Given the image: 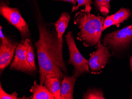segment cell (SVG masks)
<instances>
[{"label": "cell", "instance_id": "obj_1", "mask_svg": "<svg viewBox=\"0 0 132 99\" xmlns=\"http://www.w3.org/2000/svg\"><path fill=\"white\" fill-rule=\"evenodd\" d=\"M39 38L35 43L40 73V85H44L46 75H53L62 80V71L67 73V69L61 57L58 47L57 32L46 23L38 25Z\"/></svg>", "mask_w": 132, "mask_h": 99}, {"label": "cell", "instance_id": "obj_2", "mask_svg": "<svg viewBox=\"0 0 132 99\" xmlns=\"http://www.w3.org/2000/svg\"><path fill=\"white\" fill-rule=\"evenodd\" d=\"M104 19L81 10L75 15L74 23L80 29L77 38L85 47H97L100 41Z\"/></svg>", "mask_w": 132, "mask_h": 99}, {"label": "cell", "instance_id": "obj_3", "mask_svg": "<svg viewBox=\"0 0 132 99\" xmlns=\"http://www.w3.org/2000/svg\"><path fill=\"white\" fill-rule=\"evenodd\" d=\"M65 38L69 52V64L74 67L72 76L77 78L83 74L89 73L88 60L81 55L78 49L72 32H68Z\"/></svg>", "mask_w": 132, "mask_h": 99}, {"label": "cell", "instance_id": "obj_4", "mask_svg": "<svg viewBox=\"0 0 132 99\" xmlns=\"http://www.w3.org/2000/svg\"><path fill=\"white\" fill-rule=\"evenodd\" d=\"M0 14L19 31L22 40L28 38L30 34L29 26L18 8L10 7L2 1L0 6Z\"/></svg>", "mask_w": 132, "mask_h": 99}, {"label": "cell", "instance_id": "obj_5", "mask_svg": "<svg viewBox=\"0 0 132 99\" xmlns=\"http://www.w3.org/2000/svg\"><path fill=\"white\" fill-rule=\"evenodd\" d=\"M104 44L115 50L125 49L132 42V25L109 33L104 37Z\"/></svg>", "mask_w": 132, "mask_h": 99}, {"label": "cell", "instance_id": "obj_6", "mask_svg": "<svg viewBox=\"0 0 132 99\" xmlns=\"http://www.w3.org/2000/svg\"><path fill=\"white\" fill-rule=\"evenodd\" d=\"M112 55L106 47L99 41L96 51L90 54L88 64L92 74H97L102 72V70L109 62Z\"/></svg>", "mask_w": 132, "mask_h": 99}, {"label": "cell", "instance_id": "obj_7", "mask_svg": "<svg viewBox=\"0 0 132 99\" xmlns=\"http://www.w3.org/2000/svg\"><path fill=\"white\" fill-rule=\"evenodd\" d=\"M12 70L18 71L31 75L35 71L28 62L24 50V43L22 40L15 49L14 59L10 67Z\"/></svg>", "mask_w": 132, "mask_h": 99}, {"label": "cell", "instance_id": "obj_8", "mask_svg": "<svg viewBox=\"0 0 132 99\" xmlns=\"http://www.w3.org/2000/svg\"><path fill=\"white\" fill-rule=\"evenodd\" d=\"M18 44L11 42L8 44L1 43L0 46V71L1 74L11 63Z\"/></svg>", "mask_w": 132, "mask_h": 99}, {"label": "cell", "instance_id": "obj_9", "mask_svg": "<svg viewBox=\"0 0 132 99\" xmlns=\"http://www.w3.org/2000/svg\"><path fill=\"white\" fill-rule=\"evenodd\" d=\"M70 19V16L69 13L63 12L59 19L53 23L57 32L59 53L62 58H63V35L68 26Z\"/></svg>", "mask_w": 132, "mask_h": 99}, {"label": "cell", "instance_id": "obj_10", "mask_svg": "<svg viewBox=\"0 0 132 99\" xmlns=\"http://www.w3.org/2000/svg\"><path fill=\"white\" fill-rule=\"evenodd\" d=\"M62 81L58 77L53 75L49 74L46 75L44 85L48 91L52 93L55 99H60Z\"/></svg>", "mask_w": 132, "mask_h": 99}, {"label": "cell", "instance_id": "obj_11", "mask_svg": "<svg viewBox=\"0 0 132 99\" xmlns=\"http://www.w3.org/2000/svg\"><path fill=\"white\" fill-rule=\"evenodd\" d=\"M77 78L73 76L65 77L61 84L60 99H73V92Z\"/></svg>", "mask_w": 132, "mask_h": 99}, {"label": "cell", "instance_id": "obj_12", "mask_svg": "<svg viewBox=\"0 0 132 99\" xmlns=\"http://www.w3.org/2000/svg\"><path fill=\"white\" fill-rule=\"evenodd\" d=\"M30 91L33 94L32 99H55L44 85H38L36 80L34 81Z\"/></svg>", "mask_w": 132, "mask_h": 99}, {"label": "cell", "instance_id": "obj_13", "mask_svg": "<svg viewBox=\"0 0 132 99\" xmlns=\"http://www.w3.org/2000/svg\"><path fill=\"white\" fill-rule=\"evenodd\" d=\"M24 50L27 59L30 65L35 71L37 69L35 62V55L34 48L31 40L27 38L23 40Z\"/></svg>", "mask_w": 132, "mask_h": 99}, {"label": "cell", "instance_id": "obj_14", "mask_svg": "<svg viewBox=\"0 0 132 99\" xmlns=\"http://www.w3.org/2000/svg\"><path fill=\"white\" fill-rule=\"evenodd\" d=\"M131 15L129 9L122 8L115 14L111 15L115 23V25L118 27L124 21L129 18Z\"/></svg>", "mask_w": 132, "mask_h": 99}, {"label": "cell", "instance_id": "obj_15", "mask_svg": "<svg viewBox=\"0 0 132 99\" xmlns=\"http://www.w3.org/2000/svg\"><path fill=\"white\" fill-rule=\"evenodd\" d=\"M110 0H95L97 8L103 15H107L110 10Z\"/></svg>", "mask_w": 132, "mask_h": 99}, {"label": "cell", "instance_id": "obj_16", "mask_svg": "<svg viewBox=\"0 0 132 99\" xmlns=\"http://www.w3.org/2000/svg\"><path fill=\"white\" fill-rule=\"evenodd\" d=\"M83 99H104V94L101 90L97 89H89L84 94Z\"/></svg>", "mask_w": 132, "mask_h": 99}, {"label": "cell", "instance_id": "obj_17", "mask_svg": "<svg viewBox=\"0 0 132 99\" xmlns=\"http://www.w3.org/2000/svg\"><path fill=\"white\" fill-rule=\"evenodd\" d=\"M78 4L77 6H74L72 9V12H74L78 10L81 6H84L85 12L90 13L92 10V8L91 4L92 3V0H77Z\"/></svg>", "mask_w": 132, "mask_h": 99}, {"label": "cell", "instance_id": "obj_18", "mask_svg": "<svg viewBox=\"0 0 132 99\" xmlns=\"http://www.w3.org/2000/svg\"><path fill=\"white\" fill-rule=\"evenodd\" d=\"M31 97H23L21 98H19L18 97V94L16 92H13L12 94H9L5 92L1 86V83L0 84V99H29L31 98Z\"/></svg>", "mask_w": 132, "mask_h": 99}, {"label": "cell", "instance_id": "obj_19", "mask_svg": "<svg viewBox=\"0 0 132 99\" xmlns=\"http://www.w3.org/2000/svg\"><path fill=\"white\" fill-rule=\"evenodd\" d=\"M115 25L114 21L111 15L108 16L104 19L103 25V31H105L107 28L111 26Z\"/></svg>", "mask_w": 132, "mask_h": 99}, {"label": "cell", "instance_id": "obj_20", "mask_svg": "<svg viewBox=\"0 0 132 99\" xmlns=\"http://www.w3.org/2000/svg\"><path fill=\"white\" fill-rule=\"evenodd\" d=\"M0 38L1 40V43H4V44H8L11 42V41H10L7 38L4 36L2 31V28L1 26V29H0Z\"/></svg>", "mask_w": 132, "mask_h": 99}, {"label": "cell", "instance_id": "obj_21", "mask_svg": "<svg viewBox=\"0 0 132 99\" xmlns=\"http://www.w3.org/2000/svg\"><path fill=\"white\" fill-rule=\"evenodd\" d=\"M54 1H63L68 2L71 4H73L74 6L76 4L77 0H53Z\"/></svg>", "mask_w": 132, "mask_h": 99}, {"label": "cell", "instance_id": "obj_22", "mask_svg": "<svg viewBox=\"0 0 132 99\" xmlns=\"http://www.w3.org/2000/svg\"><path fill=\"white\" fill-rule=\"evenodd\" d=\"M130 63L131 70L132 71V56L130 57Z\"/></svg>", "mask_w": 132, "mask_h": 99}]
</instances>
